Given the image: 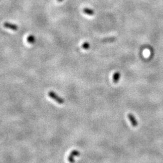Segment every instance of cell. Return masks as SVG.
Here are the masks:
<instances>
[{
	"label": "cell",
	"mask_w": 163,
	"mask_h": 163,
	"mask_svg": "<svg viewBox=\"0 0 163 163\" xmlns=\"http://www.w3.org/2000/svg\"><path fill=\"white\" fill-rule=\"evenodd\" d=\"M48 96L50 98H51L53 100L55 101L56 102H57V103L59 104V105H62V104H63V103L65 102L64 99H63V98H62L61 97L58 96L55 92L52 91L48 92Z\"/></svg>",
	"instance_id": "cell-1"
},
{
	"label": "cell",
	"mask_w": 163,
	"mask_h": 163,
	"mask_svg": "<svg viewBox=\"0 0 163 163\" xmlns=\"http://www.w3.org/2000/svg\"><path fill=\"white\" fill-rule=\"evenodd\" d=\"M80 155L79 151L77 150H74L71 151L70 154L69 155V156H68V161L69 163H75V159L74 158L75 157L79 156Z\"/></svg>",
	"instance_id": "cell-2"
},
{
	"label": "cell",
	"mask_w": 163,
	"mask_h": 163,
	"mask_svg": "<svg viewBox=\"0 0 163 163\" xmlns=\"http://www.w3.org/2000/svg\"><path fill=\"white\" fill-rule=\"evenodd\" d=\"M128 119H129L131 125H132L133 127H137L138 126V121H137V119H136V118L135 117V116H134L132 114H131V113L128 114Z\"/></svg>",
	"instance_id": "cell-3"
},
{
	"label": "cell",
	"mask_w": 163,
	"mask_h": 163,
	"mask_svg": "<svg viewBox=\"0 0 163 163\" xmlns=\"http://www.w3.org/2000/svg\"><path fill=\"white\" fill-rule=\"evenodd\" d=\"M4 27L5 28H9V29H10L12 30H13V31H16L18 29V27L17 25H15L14 24H12L10 23V22H5L3 24Z\"/></svg>",
	"instance_id": "cell-4"
},
{
	"label": "cell",
	"mask_w": 163,
	"mask_h": 163,
	"mask_svg": "<svg viewBox=\"0 0 163 163\" xmlns=\"http://www.w3.org/2000/svg\"><path fill=\"white\" fill-rule=\"evenodd\" d=\"M120 75H121L120 73L119 72H116L114 74V75H113L112 80L115 84H117V83H118L119 82V80H120V76H121Z\"/></svg>",
	"instance_id": "cell-5"
},
{
	"label": "cell",
	"mask_w": 163,
	"mask_h": 163,
	"mask_svg": "<svg viewBox=\"0 0 163 163\" xmlns=\"http://www.w3.org/2000/svg\"><path fill=\"white\" fill-rule=\"evenodd\" d=\"M83 12H84V13H85V14L88 15H93L94 14V12L93 10H92V9H91L87 8V7L84 8V10H83Z\"/></svg>",
	"instance_id": "cell-6"
},
{
	"label": "cell",
	"mask_w": 163,
	"mask_h": 163,
	"mask_svg": "<svg viewBox=\"0 0 163 163\" xmlns=\"http://www.w3.org/2000/svg\"><path fill=\"white\" fill-rule=\"evenodd\" d=\"M27 40L29 44H34V42H35L36 38L34 36L32 35V34H31V35H29L28 36V37H27Z\"/></svg>",
	"instance_id": "cell-7"
},
{
	"label": "cell",
	"mask_w": 163,
	"mask_h": 163,
	"mask_svg": "<svg viewBox=\"0 0 163 163\" xmlns=\"http://www.w3.org/2000/svg\"><path fill=\"white\" fill-rule=\"evenodd\" d=\"M82 47L85 50H88V48H90V44L88 43V42H84V44H83L82 45Z\"/></svg>",
	"instance_id": "cell-8"
},
{
	"label": "cell",
	"mask_w": 163,
	"mask_h": 163,
	"mask_svg": "<svg viewBox=\"0 0 163 163\" xmlns=\"http://www.w3.org/2000/svg\"><path fill=\"white\" fill-rule=\"evenodd\" d=\"M57 1H58L59 2H62V1H63V0H57Z\"/></svg>",
	"instance_id": "cell-9"
}]
</instances>
